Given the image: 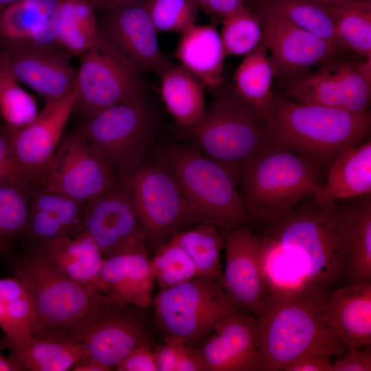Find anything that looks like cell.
I'll return each instance as SVG.
<instances>
[{
    "instance_id": "obj_1",
    "label": "cell",
    "mask_w": 371,
    "mask_h": 371,
    "mask_svg": "<svg viewBox=\"0 0 371 371\" xmlns=\"http://www.w3.org/2000/svg\"><path fill=\"white\" fill-rule=\"evenodd\" d=\"M344 218V203L312 196L267 225L258 237L267 300L328 294L346 277Z\"/></svg>"
},
{
    "instance_id": "obj_2",
    "label": "cell",
    "mask_w": 371,
    "mask_h": 371,
    "mask_svg": "<svg viewBox=\"0 0 371 371\" xmlns=\"http://www.w3.org/2000/svg\"><path fill=\"white\" fill-rule=\"evenodd\" d=\"M266 126L269 143L323 168L343 150L370 138L371 114L369 110L355 113L274 95Z\"/></svg>"
},
{
    "instance_id": "obj_3",
    "label": "cell",
    "mask_w": 371,
    "mask_h": 371,
    "mask_svg": "<svg viewBox=\"0 0 371 371\" xmlns=\"http://www.w3.org/2000/svg\"><path fill=\"white\" fill-rule=\"evenodd\" d=\"M328 295L310 293L267 302L258 316L261 370H283L305 355L339 357L346 352L326 319Z\"/></svg>"
},
{
    "instance_id": "obj_4",
    "label": "cell",
    "mask_w": 371,
    "mask_h": 371,
    "mask_svg": "<svg viewBox=\"0 0 371 371\" xmlns=\"http://www.w3.org/2000/svg\"><path fill=\"white\" fill-rule=\"evenodd\" d=\"M322 167L292 150L269 143L243 168L238 181L247 214L269 225L313 196Z\"/></svg>"
},
{
    "instance_id": "obj_5",
    "label": "cell",
    "mask_w": 371,
    "mask_h": 371,
    "mask_svg": "<svg viewBox=\"0 0 371 371\" xmlns=\"http://www.w3.org/2000/svg\"><path fill=\"white\" fill-rule=\"evenodd\" d=\"M4 255L6 269L31 295L36 315V337L60 338L103 295L69 278L36 248L22 242Z\"/></svg>"
},
{
    "instance_id": "obj_6",
    "label": "cell",
    "mask_w": 371,
    "mask_h": 371,
    "mask_svg": "<svg viewBox=\"0 0 371 371\" xmlns=\"http://www.w3.org/2000/svg\"><path fill=\"white\" fill-rule=\"evenodd\" d=\"M212 92L210 105L191 131L203 153L238 183L243 168L269 143L266 120L234 85L224 82Z\"/></svg>"
},
{
    "instance_id": "obj_7",
    "label": "cell",
    "mask_w": 371,
    "mask_h": 371,
    "mask_svg": "<svg viewBox=\"0 0 371 371\" xmlns=\"http://www.w3.org/2000/svg\"><path fill=\"white\" fill-rule=\"evenodd\" d=\"M166 160L189 203L194 223L210 224L225 233L247 221L237 182L223 166L192 148H174Z\"/></svg>"
},
{
    "instance_id": "obj_8",
    "label": "cell",
    "mask_w": 371,
    "mask_h": 371,
    "mask_svg": "<svg viewBox=\"0 0 371 371\" xmlns=\"http://www.w3.org/2000/svg\"><path fill=\"white\" fill-rule=\"evenodd\" d=\"M140 72L99 30L81 55L74 111L83 119L110 106L144 101L147 87Z\"/></svg>"
},
{
    "instance_id": "obj_9",
    "label": "cell",
    "mask_w": 371,
    "mask_h": 371,
    "mask_svg": "<svg viewBox=\"0 0 371 371\" xmlns=\"http://www.w3.org/2000/svg\"><path fill=\"white\" fill-rule=\"evenodd\" d=\"M154 302L155 315L168 337L192 348L236 306L218 280L201 276L161 289Z\"/></svg>"
},
{
    "instance_id": "obj_10",
    "label": "cell",
    "mask_w": 371,
    "mask_h": 371,
    "mask_svg": "<svg viewBox=\"0 0 371 371\" xmlns=\"http://www.w3.org/2000/svg\"><path fill=\"white\" fill-rule=\"evenodd\" d=\"M153 127L144 100L106 108L84 119L80 131L119 181L139 166Z\"/></svg>"
},
{
    "instance_id": "obj_11",
    "label": "cell",
    "mask_w": 371,
    "mask_h": 371,
    "mask_svg": "<svg viewBox=\"0 0 371 371\" xmlns=\"http://www.w3.org/2000/svg\"><path fill=\"white\" fill-rule=\"evenodd\" d=\"M76 97L75 85L67 94L46 101L29 124L16 128L7 126L14 168L30 195L41 188L49 173L64 128L74 111Z\"/></svg>"
},
{
    "instance_id": "obj_12",
    "label": "cell",
    "mask_w": 371,
    "mask_h": 371,
    "mask_svg": "<svg viewBox=\"0 0 371 371\" xmlns=\"http://www.w3.org/2000/svg\"><path fill=\"white\" fill-rule=\"evenodd\" d=\"M135 306L104 295L63 337L81 344L87 356L111 368L139 346L148 344L146 326Z\"/></svg>"
},
{
    "instance_id": "obj_13",
    "label": "cell",
    "mask_w": 371,
    "mask_h": 371,
    "mask_svg": "<svg viewBox=\"0 0 371 371\" xmlns=\"http://www.w3.org/2000/svg\"><path fill=\"white\" fill-rule=\"evenodd\" d=\"M142 226L155 236L194 223L189 203L175 176L159 166H138L119 181Z\"/></svg>"
},
{
    "instance_id": "obj_14",
    "label": "cell",
    "mask_w": 371,
    "mask_h": 371,
    "mask_svg": "<svg viewBox=\"0 0 371 371\" xmlns=\"http://www.w3.org/2000/svg\"><path fill=\"white\" fill-rule=\"evenodd\" d=\"M251 10L259 18L273 76L289 82L310 69L332 61L342 50L299 27L278 12L261 7Z\"/></svg>"
},
{
    "instance_id": "obj_15",
    "label": "cell",
    "mask_w": 371,
    "mask_h": 371,
    "mask_svg": "<svg viewBox=\"0 0 371 371\" xmlns=\"http://www.w3.org/2000/svg\"><path fill=\"white\" fill-rule=\"evenodd\" d=\"M117 182L112 171L78 131L60 139L49 173L38 191L88 201Z\"/></svg>"
},
{
    "instance_id": "obj_16",
    "label": "cell",
    "mask_w": 371,
    "mask_h": 371,
    "mask_svg": "<svg viewBox=\"0 0 371 371\" xmlns=\"http://www.w3.org/2000/svg\"><path fill=\"white\" fill-rule=\"evenodd\" d=\"M100 32L140 72L159 76L172 64L159 49L146 0H127L101 12Z\"/></svg>"
},
{
    "instance_id": "obj_17",
    "label": "cell",
    "mask_w": 371,
    "mask_h": 371,
    "mask_svg": "<svg viewBox=\"0 0 371 371\" xmlns=\"http://www.w3.org/2000/svg\"><path fill=\"white\" fill-rule=\"evenodd\" d=\"M224 236L226 262L219 284L234 304L258 316L267 301L259 237L242 225Z\"/></svg>"
},
{
    "instance_id": "obj_18",
    "label": "cell",
    "mask_w": 371,
    "mask_h": 371,
    "mask_svg": "<svg viewBox=\"0 0 371 371\" xmlns=\"http://www.w3.org/2000/svg\"><path fill=\"white\" fill-rule=\"evenodd\" d=\"M8 71L46 101L60 98L76 85L77 71L62 47L30 45L0 47Z\"/></svg>"
},
{
    "instance_id": "obj_19",
    "label": "cell",
    "mask_w": 371,
    "mask_h": 371,
    "mask_svg": "<svg viewBox=\"0 0 371 371\" xmlns=\"http://www.w3.org/2000/svg\"><path fill=\"white\" fill-rule=\"evenodd\" d=\"M236 306L196 349L208 371L261 370L258 316Z\"/></svg>"
},
{
    "instance_id": "obj_20",
    "label": "cell",
    "mask_w": 371,
    "mask_h": 371,
    "mask_svg": "<svg viewBox=\"0 0 371 371\" xmlns=\"http://www.w3.org/2000/svg\"><path fill=\"white\" fill-rule=\"evenodd\" d=\"M84 231L104 258L143 242L145 232L135 210L119 181L87 201Z\"/></svg>"
},
{
    "instance_id": "obj_21",
    "label": "cell",
    "mask_w": 371,
    "mask_h": 371,
    "mask_svg": "<svg viewBox=\"0 0 371 371\" xmlns=\"http://www.w3.org/2000/svg\"><path fill=\"white\" fill-rule=\"evenodd\" d=\"M154 278L143 242L104 259L99 281L100 294L111 302L148 308Z\"/></svg>"
},
{
    "instance_id": "obj_22",
    "label": "cell",
    "mask_w": 371,
    "mask_h": 371,
    "mask_svg": "<svg viewBox=\"0 0 371 371\" xmlns=\"http://www.w3.org/2000/svg\"><path fill=\"white\" fill-rule=\"evenodd\" d=\"M326 316L346 351L371 344V282L332 289L326 298Z\"/></svg>"
},
{
    "instance_id": "obj_23",
    "label": "cell",
    "mask_w": 371,
    "mask_h": 371,
    "mask_svg": "<svg viewBox=\"0 0 371 371\" xmlns=\"http://www.w3.org/2000/svg\"><path fill=\"white\" fill-rule=\"evenodd\" d=\"M58 11V0H19L8 5L0 12V47H60Z\"/></svg>"
},
{
    "instance_id": "obj_24",
    "label": "cell",
    "mask_w": 371,
    "mask_h": 371,
    "mask_svg": "<svg viewBox=\"0 0 371 371\" xmlns=\"http://www.w3.org/2000/svg\"><path fill=\"white\" fill-rule=\"evenodd\" d=\"M371 196L370 138L340 153L313 194L319 202L350 201Z\"/></svg>"
},
{
    "instance_id": "obj_25",
    "label": "cell",
    "mask_w": 371,
    "mask_h": 371,
    "mask_svg": "<svg viewBox=\"0 0 371 371\" xmlns=\"http://www.w3.org/2000/svg\"><path fill=\"white\" fill-rule=\"evenodd\" d=\"M181 34L175 52L181 65L211 91L222 85L225 82L223 65L226 56L216 27L195 24Z\"/></svg>"
},
{
    "instance_id": "obj_26",
    "label": "cell",
    "mask_w": 371,
    "mask_h": 371,
    "mask_svg": "<svg viewBox=\"0 0 371 371\" xmlns=\"http://www.w3.org/2000/svg\"><path fill=\"white\" fill-rule=\"evenodd\" d=\"M36 249L62 273L100 294V275L104 258L86 232Z\"/></svg>"
},
{
    "instance_id": "obj_27",
    "label": "cell",
    "mask_w": 371,
    "mask_h": 371,
    "mask_svg": "<svg viewBox=\"0 0 371 371\" xmlns=\"http://www.w3.org/2000/svg\"><path fill=\"white\" fill-rule=\"evenodd\" d=\"M9 358L19 371H66L82 357L85 348L69 339L43 338L34 335L1 341Z\"/></svg>"
},
{
    "instance_id": "obj_28",
    "label": "cell",
    "mask_w": 371,
    "mask_h": 371,
    "mask_svg": "<svg viewBox=\"0 0 371 371\" xmlns=\"http://www.w3.org/2000/svg\"><path fill=\"white\" fill-rule=\"evenodd\" d=\"M344 203V243L348 284L371 282V196Z\"/></svg>"
},
{
    "instance_id": "obj_29",
    "label": "cell",
    "mask_w": 371,
    "mask_h": 371,
    "mask_svg": "<svg viewBox=\"0 0 371 371\" xmlns=\"http://www.w3.org/2000/svg\"><path fill=\"white\" fill-rule=\"evenodd\" d=\"M161 94L177 123L192 130L205 110V86L182 65L171 64L159 76Z\"/></svg>"
},
{
    "instance_id": "obj_30",
    "label": "cell",
    "mask_w": 371,
    "mask_h": 371,
    "mask_svg": "<svg viewBox=\"0 0 371 371\" xmlns=\"http://www.w3.org/2000/svg\"><path fill=\"white\" fill-rule=\"evenodd\" d=\"M273 76L269 52L260 41L247 54L234 77L236 92L256 108L265 120L275 95L271 89Z\"/></svg>"
},
{
    "instance_id": "obj_31",
    "label": "cell",
    "mask_w": 371,
    "mask_h": 371,
    "mask_svg": "<svg viewBox=\"0 0 371 371\" xmlns=\"http://www.w3.org/2000/svg\"><path fill=\"white\" fill-rule=\"evenodd\" d=\"M88 0H58V43L67 53L83 54L94 43L98 25Z\"/></svg>"
},
{
    "instance_id": "obj_32",
    "label": "cell",
    "mask_w": 371,
    "mask_h": 371,
    "mask_svg": "<svg viewBox=\"0 0 371 371\" xmlns=\"http://www.w3.org/2000/svg\"><path fill=\"white\" fill-rule=\"evenodd\" d=\"M326 8L345 48L371 58V0L344 1Z\"/></svg>"
},
{
    "instance_id": "obj_33",
    "label": "cell",
    "mask_w": 371,
    "mask_h": 371,
    "mask_svg": "<svg viewBox=\"0 0 371 371\" xmlns=\"http://www.w3.org/2000/svg\"><path fill=\"white\" fill-rule=\"evenodd\" d=\"M251 5L276 11L306 32L346 49L326 8L314 0H253Z\"/></svg>"
},
{
    "instance_id": "obj_34",
    "label": "cell",
    "mask_w": 371,
    "mask_h": 371,
    "mask_svg": "<svg viewBox=\"0 0 371 371\" xmlns=\"http://www.w3.org/2000/svg\"><path fill=\"white\" fill-rule=\"evenodd\" d=\"M190 256L198 276L217 280L220 276L221 252L225 247V236L210 224L178 232L170 240Z\"/></svg>"
},
{
    "instance_id": "obj_35",
    "label": "cell",
    "mask_w": 371,
    "mask_h": 371,
    "mask_svg": "<svg viewBox=\"0 0 371 371\" xmlns=\"http://www.w3.org/2000/svg\"><path fill=\"white\" fill-rule=\"evenodd\" d=\"M286 98L306 104L344 110L339 63L328 62L291 82Z\"/></svg>"
},
{
    "instance_id": "obj_36",
    "label": "cell",
    "mask_w": 371,
    "mask_h": 371,
    "mask_svg": "<svg viewBox=\"0 0 371 371\" xmlns=\"http://www.w3.org/2000/svg\"><path fill=\"white\" fill-rule=\"evenodd\" d=\"M30 210V194L24 186L0 185V244L15 246L25 240Z\"/></svg>"
},
{
    "instance_id": "obj_37",
    "label": "cell",
    "mask_w": 371,
    "mask_h": 371,
    "mask_svg": "<svg viewBox=\"0 0 371 371\" xmlns=\"http://www.w3.org/2000/svg\"><path fill=\"white\" fill-rule=\"evenodd\" d=\"M220 36L225 56L247 54L261 41L260 21L248 6L243 5L223 19Z\"/></svg>"
},
{
    "instance_id": "obj_38",
    "label": "cell",
    "mask_w": 371,
    "mask_h": 371,
    "mask_svg": "<svg viewBox=\"0 0 371 371\" xmlns=\"http://www.w3.org/2000/svg\"><path fill=\"white\" fill-rule=\"evenodd\" d=\"M30 207L49 215L68 236L84 232L87 201L59 193L36 191L30 196Z\"/></svg>"
},
{
    "instance_id": "obj_39",
    "label": "cell",
    "mask_w": 371,
    "mask_h": 371,
    "mask_svg": "<svg viewBox=\"0 0 371 371\" xmlns=\"http://www.w3.org/2000/svg\"><path fill=\"white\" fill-rule=\"evenodd\" d=\"M154 280L161 289L186 282L198 276L197 269L187 253L170 240L162 245L150 260Z\"/></svg>"
},
{
    "instance_id": "obj_40",
    "label": "cell",
    "mask_w": 371,
    "mask_h": 371,
    "mask_svg": "<svg viewBox=\"0 0 371 371\" xmlns=\"http://www.w3.org/2000/svg\"><path fill=\"white\" fill-rule=\"evenodd\" d=\"M0 113L5 124L12 128L29 124L38 113L36 101L19 85L4 62L0 78Z\"/></svg>"
},
{
    "instance_id": "obj_41",
    "label": "cell",
    "mask_w": 371,
    "mask_h": 371,
    "mask_svg": "<svg viewBox=\"0 0 371 371\" xmlns=\"http://www.w3.org/2000/svg\"><path fill=\"white\" fill-rule=\"evenodd\" d=\"M344 109L360 113L368 111L371 98V58L361 63H339Z\"/></svg>"
},
{
    "instance_id": "obj_42",
    "label": "cell",
    "mask_w": 371,
    "mask_h": 371,
    "mask_svg": "<svg viewBox=\"0 0 371 371\" xmlns=\"http://www.w3.org/2000/svg\"><path fill=\"white\" fill-rule=\"evenodd\" d=\"M146 7L157 32L181 33L197 20L194 0H146Z\"/></svg>"
},
{
    "instance_id": "obj_43",
    "label": "cell",
    "mask_w": 371,
    "mask_h": 371,
    "mask_svg": "<svg viewBox=\"0 0 371 371\" xmlns=\"http://www.w3.org/2000/svg\"><path fill=\"white\" fill-rule=\"evenodd\" d=\"M115 368L118 371H157L154 352L148 344L135 348Z\"/></svg>"
},
{
    "instance_id": "obj_44",
    "label": "cell",
    "mask_w": 371,
    "mask_h": 371,
    "mask_svg": "<svg viewBox=\"0 0 371 371\" xmlns=\"http://www.w3.org/2000/svg\"><path fill=\"white\" fill-rule=\"evenodd\" d=\"M332 363L331 371H370L371 344L346 351Z\"/></svg>"
},
{
    "instance_id": "obj_45",
    "label": "cell",
    "mask_w": 371,
    "mask_h": 371,
    "mask_svg": "<svg viewBox=\"0 0 371 371\" xmlns=\"http://www.w3.org/2000/svg\"><path fill=\"white\" fill-rule=\"evenodd\" d=\"M8 183L23 186L12 164L8 128L6 124H0V185Z\"/></svg>"
},
{
    "instance_id": "obj_46",
    "label": "cell",
    "mask_w": 371,
    "mask_h": 371,
    "mask_svg": "<svg viewBox=\"0 0 371 371\" xmlns=\"http://www.w3.org/2000/svg\"><path fill=\"white\" fill-rule=\"evenodd\" d=\"M331 356L313 353L302 356L284 368V371H331Z\"/></svg>"
},
{
    "instance_id": "obj_47",
    "label": "cell",
    "mask_w": 371,
    "mask_h": 371,
    "mask_svg": "<svg viewBox=\"0 0 371 371\" xmlns=\"http://www.w3.org/2000/svg\"><path fill=\"white\" fill-rule=\"evenodd\" d=\"M174 340L176 342L177 350L176 371H207L203 360L196 348H192L176 339Z\"/></svg>"
},
{
    "instance_id": "obj_48",
    "label": "cell",
    "mask_w": 371,
    "mask_h": 371,
    "mask_svg": "<svg viewBox=\"0 0 371 371\" xmlns=\"http://www.w3.org/2000/svg\"><path fill=\"white\" fill-rule=\"evenodd\" d=\"M198 8L223 19L249 0H194Z\"/></svg>"
},
{
    "instance_id": "obj_49",
    "label": "cell",
    "mask_w": 371,
    "mask_h": 371,
    "mask_svg": "<svg viewBox=\"0 0 371 371\" xmlns=\"http://www.w3.org/2000/svg\"><path fill=\"white\" fill-rule=\"evenodd\" d=\"M158 371H176L177 350L174 339L167 337L165 344L154 352Z\"/></svg>"
},
{
    "instance_id": "obj_50",
    "label": "cell",
    "mask_w": 371,
    "mask_h": 371,
    "mask_svg": "<svg viewBox=\"0 0 371 371\" xmlns=\"http://www.w3.org/2000/svg\"><path fill=\"white\" fill-rule=\"evenodd\" d=\"M113 369L102 365L86 355L80 359L71 368L72 371H110Z\"/></svg>"
},
{
    "instance_id": "obj_51",
    "label": "cell",
    "mask_w": 371,
    "mask_h": 371,
    "mask_svg": "<svg viewBox=\"0 0 371 371\" xmlns=\"http://www.w3.org/2000/svg\"><path fill=\"white\" fill-rule=\"evenodd\" d=\"M127 0H88L95 11L101 12Z\"/></svg>"
},
{
    "instance_id": "obj_52",
    "label": "cell",
    "mask_w": 371,
    "mask_h": 371,
    "mask_svg": "<svg viewBox=\"0 0 371 371\" xmlns=\"http://www.w3.org/2000/svg\"><path fill=\"white\" fill-rule=\"evenodd\" d=\"M0 371H19L17 366L8 357L0 353Z\"/></svg>"
},
{
    "instance_id": "obj_53",
    "label": "cell",
    "mask_w": 371,
    "mask_h": 371,
    "mask_svg": "<svg viewBox=\"0 0 371 371\" xmlns=\"http://www.w3.org/2000/svg\"><path fill=\"white\" fill-rule=\"evenodd\" d=\"M314 1L318 3L319 4L326 7L330 5L341 3L344 1H359V0H314Z\"/></svg>"
},
{
    "instance_id": "obj_54",
    "label": "cell",
    "mask_w": 371,
    "mask_h": 371,
    "mask_svg": "<svg viewBox=\"0 0 371 371\" xmlns=\"http://www.w3.org/2000/svg\"><path fill=\"white\" fill-rule=\"evenodd\" d=\"M5 304L3 301L0 299V328H3L5 323Z\"/></svg>"
},
{
    "instance_id": "obj_55",
    "label": "cell",
    "mask_w": 371,
    "mask_h": 371,
    "mask_svg": "<svg viewBox=\"0 0 371 371\" xmlns=\"http://www.w3.org/2000/svg\"><path fill=\"white\" fill-rule=\"evenodd\" d=\"M13 247H14V246L12 245L0 244V257H2L8 254L12 249Z\"/></svg>"
},
{
    "instance_id": "obj_56",
    "label": "cell",
    "mask_w": 371,
    "mask_h": 371,
    "mask_svg": "<svg viewBox=\"0 0 371 371\" xmlns=\"http://www.w3.org/2000/svg\"><path fill=\"white\" fill-rule=\"evenodd\" d=\"M19 0H0V12L8 5L18 1Z\"/></svg>"
},
{
    "instance_id": "obj_57",
    "label": "cell",
    "mask_w": 371,
    "mask_h": 371,
    "mask_svg": "<svg viewBox=\"0 0 371 371\" xmlns=\"http://www.w3.org/2000/svg\"><path fill=\"white\" fill-rule=\"evenodd\" d=\"M3 67V58L0 52V78H1Z\"/></svg>"
}]
</instances>
